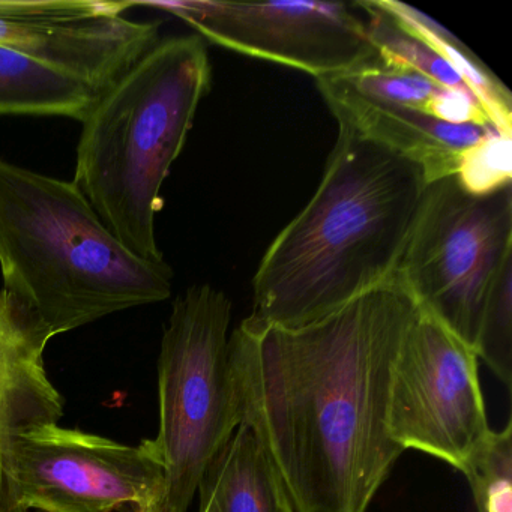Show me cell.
Listing matches in <instances>:
<instances>
[{"mask_svg": "<svg viewBox=\"0 0 512 512\" xmlns=\"http://www.w3.org/2000/svg\"><path fill=\"white\" fill-rule=\"evenodd\" d=\"M316 83L338 124L418 164L428 184L457 176L470 151L488 137L502 134L490 125L454 124L409 107L367 100L338 77Z\"/></svg>", "mask_w": 512, "mask_h": 512, "instance_id": "obj_11", "label": "cell"}, {"mask_svg": "<svg viewBox=\"0 0 512 512\" xmlns=\"http://www.w3.org/2000/svg\"><path fill=\"white\" fill-rule=\"evenodd\" d=\"M0 272L50 338L172 293V268L128 250L73 182L4 160Z\"/></svg>", "mask_w": 512, "mask_h": 512, "instance_id": "obj_3", "label": "cell"}, {"mask_svg": "<svg viewBox=\"0 0 512 512\" xmlns=\"http://www.w3.org/2000/svg\"><path fill=\"white\" fill-rule=\"evenodd\" d=\"M338 79L356 94L376 103L409 107L454 124L473 122L494 127L475 98L443 88L409 68L383 64L380 58Z\"/></svg>", "mask_w": 512, "mask_h": 512, "instance_id": "obj_15", "label": "cell"}, {"mask_svg": "<svg viewBox=\"0 0 512 512\" xmlns=\"http://www.w3.org/2000/svg\"><path fill=\"white\" fill-rule=\"evenodd\" d=\"M50 335L0 289V512H17L11 496V460L23 434L56 425L64 398L47 376Z\"/></svg>", "mask_w": 512, "mask_h": 512, "instance_id": "obj_12", "label": "cell"}, {"mask_svg": "<svg viewBox=\"0 0 512 512\" xmlns=\"http://www.w3.org/2000/svg\"><path fill=\"white\" fill-rule=\"evenodd\" d=\"M355 5L367 16L365 26L368 37L383 64L409 68L443 88L475 98L461 74L430 43L422 40L383 8L380 0H365L355 2Z\"/></svg>", "mask_w": 512, "mask_h": 512, "instance_id": "obj_17", "label": "cell"}, {"mask_svg": "<svg viewBox=\"0 0 512 512\" xmlns=\"http://www.w3.org/2000/svg\"><path fill=\"white\" fill-rule=\"evenodd\" d=\"M100 95L67 71L0 46V115L65 116L83 122Z\"/></svg>", "mask_w": 512, "mask_h": 512, "instance_id": "obj_14", "label": "cell"}, {"mask_svg": "<svg viewBox=\"0 0 512 512\" xmlns=\"http://www.w3.org/2000/svg\"><path fill=\"white\" fill-rule=\"evenodd\" d=\"M512 262V182L475 194L430 182L395 277L419 310L476 352L485 304Z\"/></svg>", "mask_w": 512, "mask_h": 512, "instance_id": "obj_6", "label": "cell"}, {"mask_svg": "<svg viewBox=\"0 0 512 512\" xmlns=\"http://www.w3.org/2000/svg\"><path fill=\"white\" fill-rule=\"evenodd\" d=\"M478 355L419 310L392 371L388 431L403 451L415 449L464 472L487 445L488 425Z\"/></svg>", "mask_w": 512, "mask_h": 512, "instance_id": "obj_8", "label": "cell"}, {"mask_svg": "<svg viewBox=\"0 0 512 512\" xmlns=\"http://www.w3.org/2000/svg\"><path fill=\"white\" fill-rule=\"evenodd\" d=\"M476 355L497 379L511 389L512 382V262L503 268L485 304L479 326Z\"/></svg>", "mask_w": 512, "mask_h": 512, "instance_id": "obj_19", "label": "cell"}, {"mask_svg": "<svg viewBox=\"0 0 512 512\" xmlns=\"http://www.w3.org/2000/svg\"><path fill=\"white\" fill-rule=\"evenodd\" d=\"M380 4L406 28L430 43L461 74L494 127L500 133L511 136V92L476 58L475 53L470 52L457 37L421 11L394 0H380Z\"/></svg>", "mask_w": 512, "mask_h": 512, "instance_id": "obj_16", "label": "cell"}, {"mask_svg": "<svg viewBox=\"0 0 512 512\" xmlns=\"http://www.w3.org/2000/svg\"><path fill=\"white\" fill-rule=\"evenodd\" d=\"M199 512H295L259 439L244 422L203 472Z\"/></svg>", "mask_w": 512, "mask_h": 512, "instance_id": "obj_13", "label": "cell"}, {"mask_svg": "<svg viewBox=\"0 0 512 512\" xmlns=\"http://www.w3.org/2000/svg\"><path fill=\"white\" fill-rule=\"evenodd\" d=\"M11 496L17 512H166V472L152 439L47 425L14 445Z\"/></svg>", "mask_w": 512, "mask_h": 512, "instance_id": "obj_7", "label": "cell"}, {"mask_svg": "<svg viewBox=\"0 0 512 512\" xmlns=\"http://www.w3.org/2000/svg\"><path fill=\"white\" fill-rule=\"evenodd\" d=\"M478 512H512V425L493 431L464 470Z\"/></svg>", "mask_w": 512, "mask_h": 512, "instance_id": "obj_18", "label": "cell"}, {"mask_svg": "<svg viewBox=\"0 0 512 512\" xmlns=\"http://www.w3.org/2000/svg\"><path fill=\"white\" fill-rule=\"evenodd\" d=\"M232 302L208 284L176 299L158 358L166 512H187L212 458L241 424L230 365Z\"/></svg>", "mask_w": 512, "mask_h": 512, "instance_id": "obj_5", "label": "cell"}, {"mask_svg": "<svg viewBox=\"0 0 512 512\" xmlns=\"http://www.w3.org/2000/svg\"><path fill=\"white\" fill-rule=\"evenodd\" d=\"M128 7L172 14L203 40L230 52L304 71L316 80L344 76L379 58L355 4L128 0Z\"/></svg>", "mask_w": 512, "mask_h": 512, "instance_id": "obj_9", "label": "cell"}, {"mask_svg": "<svg viewBox=\"0 0 512 512\" xmlns=\"http://www.w3.org/2000/svg\"><path fill=\"white\" fill-rule=\"evenodd\" d=\"M419 307L397 277L334 313L229 337L244 424L295 512H367L403 449L388 431L392 371Z\"/></svg>", "mask_w": 512, "mask_h": 512, "instance_id": "obj_1", "label": "cell"}, {"mask_svg": "<svg viewBox=\"0 0 512 512\" xmlns=\"http://www.w3.org/2000/svg\"><path fill=\"white\" fill-rule=\"evenodd\" d=\"M466 190L482 194L512 182L511 136L494 134L464 158L457 175Z\"/></svg>", "mask_w": 512, "mask_h": 512, "instance_id": "obj_20", "label": "cell"}, {"mask_svg": "<svg viewBox=\"0 0 512 512\" xmlns=\"http://www.w3.org/2000/svg\"><path fill=\"white\" fill-rule=\"evenodd\" d=\"M427 185L418 164L338 124L316 194L260 260L248 317L299 328L394 278Z\"/></svg>", "mask_w": 512, "mask_h": 512, "instance_id": "obj_2", "label": "cell"}, {"mask_svg": "<svg viewBox=\"0 0 512 512\" xmlns=\"http://www.w3.org/2000/svg\"><path fill=\"white\" fill-rule=\"evenodd\" d=\"M212 82L199 35L160 40L83 119L73 184L136 256L164 262L155 236L161 187Z\"/></svg>", "mask_w": 512, "mask_h": 512, "instance_id": "obj_4", "label": "cell"}, {"mask_svg": "<svg viewBox=\"0 0 512 512\" xmlns=\"http://www.w3.org/2000/svg\"><path fill=\"white\" fill-rule=\"evenodd\" d=\"M128 2L0 0V46L85 80L103 94L160 41Z\"/></svg>", "mask_w": 512, "mask_h": 512, "instance_id": "obj_10", "label": "cell"}]
</instances>
